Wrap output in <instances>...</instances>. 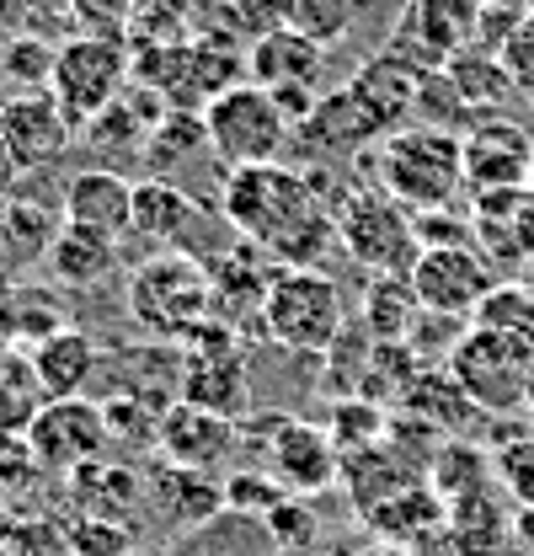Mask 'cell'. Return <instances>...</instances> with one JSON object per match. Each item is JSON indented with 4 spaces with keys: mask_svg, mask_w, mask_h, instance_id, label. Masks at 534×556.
Returning <instances> with one entry per match:
<instances>
[{
    "mask_svg": "<svg viewBox=\"0 0 534 556\" xmlns=\"http://www.w3.org/2000/svg\"><path fill=\"white\" fill-rule=\"evenodd\" d=\"M219 214L241 241L263 247L278 268H316V257L336 241L332 204L321 199V177L289 161L225 172Z\"/></svg>",
    "mask_w": 534,
    "mask_h": 556,
    "instance_id": "cell-1",
    "label": "cell"
},
{
    "mask_svg": "<svg viewBox=\"0 0 534 556\" xmlns=\"http://www.w3.org/2000/svg\"><path fill=\"white\" fill-rule=\"evenodd\" d=\"M374 177L411 214L455 208L466 193V144L455 129L411 124V129H396L374 144Z\"/></svg>",
    "mask_w": 534,
    "mask_h": 556,
    "instance_id": "cell-2",
    "label": "cell"
},
{
    "mask_svg": "<svg viewBox=\"0 0 534 556\" xmlns=\"http://www.w3.org/2000/svg\"><path fill=\"white\" fill-rule=\"evenodd\" d=\"M129 321L155 343H188L214 321V278L193 252H155L129 274Z\"/></svg>",
    "mask_w": 534,
    "mask_h": 556,
    "instance_id": "cell-3",
    "label": "cell"
},
{
    "mask_svg": "<svg viewBox=\"0 0 534 556\" xmlns=\"http://www.w3.org/2000/svg\"><path fill=\"white\" fill-rule=\"evenodd\" d=\"M332 225H336V247L369 268V274H406L417 268L422 257V241H417V214L406 204H396L385 188H336L332 199Z\"/></svg>",
    "mask_w": 534,
    "mask_h": 556,
    "instance_id": "cell-4",
    "label": "cell"
},
{
    "mask_svg": "<svg viewBox=\"0 0 534 556\" xmlns=\"http://www.w3.org/2000/svg\"><path fill=\"white\" fill-rule=\"evenodd\" d=\"M241 455H252L267 477L294 497L336 486V477H342V450L332 444V433L283 413L241 422Z\"/></svg>",
    "mask_w": 534,
    "mask_h": 556,
    "instance_id": "cell-5",
    "label": "cell"
},
{
    "mask_svg": "<svg viewBox=\"0 0 534 556\" xmlns=\"http://www.w3.org/2000/svg\"><path fill=\"white\" fill-rule=\"evenodd\" d=\"M263 332L289 353L327 358V348L347 332V305L336 278L321 268H278L263 305Z\"/></svg>",
    "mask_w": 534,
    "mask_h": 556,
    "instance_id": "cell-6",
    "label": "cell"
},
{
    "mask_svg": "<svg viewBox=\"0 0 534 556\" xmlns=\"http://www.w3.org/2000/svg\"><path fill=\"white\" fill-rule=\"evenodd\" d=\"M203 124H208V150L225 172L283 161V150L294 144V124L283 118L272 91H263L257 80H241L225 97H214L203 108Z\"/></svg>",
    "mask_w": 534,
    "mask_h": 556,
    "instance_id": "cell-7",
    "label": "cell"
},
{
    "mask_svg": "<svg viewBox=\"0 0 534 556\" xmlns=\"http://www.w3.org/2000/svg\"><path fill=\"white\" fill-rule=\"evenodd\" d=\"M134 80V43L124 38H75L69 33L54 54V75H49V97L65 108V118L75 124V135L113 108Z\"/></svg>",
    "mask_w": 534,
    "mask_h": 556,
    "instance_id": "cell-8",
    "label": "cell"
},
{
    "mask_svg": "<svg viewBox=\"0 0 534 556\" xmlns=\"http://www.w3.org/2000/svg\"><path fill=\"white\" fill-rule=\"evenodd\" d=\"M177 402H193L203 413H219L230 422H246L252 386H246V358H241V332L225 321L199 327L182 343V386Z\"/></svg>",
    "mask_w": 534,
    "mask_h": 556,
    "instance_id": "cell-9",
    "label": "cell"
},
{
    "mask_svg": "<svg viewBox=\"0 0 534 556\" xmlns=\"http://www.w3.org/2000/svg\"><path fill=\"white\" fill-rule=\"evenodd\" d=\"M22 439H27L38 471H54V477H75L80 466L102 460L107 444H113L107 413L91 396H54V402H43L38 413L27 417Z\"/></svg>",
    "mask_w": 534,
    "mask_h": 556,
    "instance_id": "cell-10",
    "label": "cell"
},
{
    "mask_svg": "<svg viewBox=\"0 0 534 556\" xmlns=\"http://www.w3.org/2000/svg\"><path fill=\"white\" fill-rule=\"evenodd\" d=\"M444 364H449V375L466 386V396L481 413H492V417L524 413V402H530V369H534V358L524 348L466 327Z\"/></svg>",
    "mask_w": 534,
    "mask_h": 556,
    "instance_id": "cell-11",
    "label": "cell"
},
{
    "mask_svg": "<svg viewBox=\"0 0 534 556\" xmlns=\"http://www.w3.org/2000/svg\"><path fill=\"white\" fill-rule=\"evenodd\" d=\"M475 16H481V0H406L380 49L417 65L422 75L444 70L455 54L475 49Z\"/></svg>",
    "mask_w": 534,
    "mask_h": 556,
    "instance_id": "cell-12",
    "label": "cell"
},
{
    "mask_svg": "<svg viewBox=\"0 0 534 556\" xmlns=\"http://www.w3.org/2000/svg\"><path fill=\"white\" fill-rule=\"evenodd\" d=\"M492 263L475 247H422L417 268H411V289L417 305L428 316H449V321H470L475 305L492 294Z\"/></svg>",
    "mask_w": 534,
    "mask_h": 556,
    "instance_id": "cell-13",
    "label": "cell"
},
{
    "mask_svg": "<svg viewBox=\"0 0 534 556\" xmlns=\"http://www.w3.org/2000/svg\"><path fill=\"white\" fill-rule=\"evenodd\" d=\"M466 193H508V188H530L534 177V139L524 124L503 118V113H486L475 118L466 135Z\"/></svg>",
    "mask_w": 534,
    "mask_h": 556,
    "instance_id": "cell-14",
    "label": "cell"
},
{
    "mask_svg": "<svg viewBox=\"0 0 534 556\" xmlns=\"http://www.w3.org/2000/svg\"><path fill=\"white\" fill-rule=\"evenodd\" d=\"M380 139H385L380 118L347 86H336V91H321V102L310 108L305 124H294V144L289 150H300L305 161H358Z\"/></svg>",
    "mask_w": 534,
    "mask_h": 556,
    "instance_id": "cell-15",
    "label": "cell"
},
{
    "mask_svg": "<svg viewBox=\"0 0 534 556\" xmlns=\"http://www.w3.org/2000/svg\"><path fill=\"white\" fill-rule=\"evenodd\" d=\"M0 139L22 161V172H54L75 144V124L49 91H16L0 102Z\"/></svg>",
    "mask_w": 534,
    "mask_h": 556,
    "instance_id": "cell-16",
    "label": "cell"
},
{
    "mask_svg": "<svg viewBox=\"0 0 534 556\" xmlns=\"http://www.w3.org/2000/svg\"><path fill=\"white\" fill-rule=\"evenodd\" d=\"M155 450L171 466L219 477L241 455V422H230V417H219V413H203L193 402H171L161 413V428H155Z\"/></svg>",
    "mask_w": 534,
    "mask_h": 556,
    "instance_id": "cell-17",
    "label": "cell"
},
{
    "mask_svg": "<svg viewBox=\"0 0 534 556\" xmlns=\"http://www.w3.org/2000/svg\"><path fill=\"white\" fill-rule=\"evenodd\" d=\"M208 278H214V321L225 327H263V305H267V289L278 278V263L267 257L263 247L241 241L236 252L214 257L208 263Z\"/></svg>",
    "mask_w": 534,
    "mask_h": 556,
    "instance_id": "cell-18",
    "label": "cell"
},
{
    "mask_svg": "<svg viewBox=\"0 0 534 556\" xmlns=\"http://www.w3.org/2000/svg\"><path fill=\"white\" fill-rule=\"evenodd\" d=\"M321 70H327V49L289 22L246 49V75L263 91H321Z\"/></svg>",
    "mask_w": 534,
    "mask_h": 556,
    "instance_id": "cell-19",
    "label": "cell"
},
{
    "mask_svg": "<svg viewBox=\"0 0 534 556\" xmlns=\"http://www.w3.org/2000/svg\"><path fill=\"white\" fill-rule=\"evenodd\" d=\"M347 91L380 118L385 135L406 129V118H417V91H422V70L396 60V54H369L364 65L347 75Z\"/></svg>",
    "mask_w": 534,
    "mask_h": 556,
    "instance_id": "cell-20",
    "label": "cell"
},
{
    "mask_svg": "<svg viewBox=\"0 0 534 556\" xmlns=\"http://www.w3.org/2000/svg\"><path fill=\"white\" fill-rule=\"evenodd\" d=\"M60 214L69 225H86V230H102L113 241H124L134 230V182L118 177V172H75L65 182V199H60Z\"/></svg>",
    "mask_w": 534,
    "mask_h": 556,
    "instance_id": "cell-21",
    "label": "cell"
},
{
    "mask_svg": "<svg viewBox=\"0 0 534 556\" xmlns=\"http://www.w3.org/2000/svg\"><path fill=\"white\" fill-rule=\"evenodd\" d=\"M364 519H369V530H374L385 546H406V552L422 556L438 535H444L449 503H444L428 482H411V486H400L396 497H385L380 508H369Z\"/></svg>",
    "mask_w": 534,
    "mask_h": 556,
    "instance_id": "cell-22",
    "label": "cell"
},
{
    "mask_svg": "<svg viewBox=\"0 0 534 556\" xmlns=\"http://www.w3.org/2000/svg\"><path fill=\"white\" fill-rule=\"evenodd\" d=\"M199 199L193 193H182L177 182H166V177H144V182H134V230L139 241H150L155 252H177L182 241H188V230L199 225Z\"/></svg>",
    "mask_w": 534,
    "mask_h": 556,
    "instance_id": "cell-23",
    "label": "cell"
},
{
    "mask_svg": "<svg viewBox=\"0 0 534 556\" xmlns=\"http://www.w3.org/2000/svg\"><path fill=\"white\" fill-rule=\"evenodd\" d=\"M144 503L171 519V525H208L219 508H225V486L214 482L208 471H188V466H171L161 460L150 477H144Z\"/></svg>",
    "mask_w": 534,
    "mask_h": 556,
    "instance_id": "cell-24",
    "label": "cell"
},
{
    "mask_svg": "<svg viewBox=\"0 0 534 556\" xmlns=\"http://www.w3.org/2000/svg\"><path fill=\"white\" fill-rule=\"evenodd\" d=\"M27 369H33V380L43 386L49 402H54V396H86V386H91L97 369H102V353H97V343H91L80 327H65V332L33 343Z\"/></svg>",
    "mask_w": 534,
    "mask_h": 556,
    "instance_id": "cell-25",
    "label": "cell"
},
{
    "mask_svg": "<svg viewBox=\"0 0 534 556\" xmlns=\"http://www.w3.org/2000/svg\"><path fill=\"white\" fill-rule=\"evenodd\" d=\"M400 413L428 422V428L444 439V433H460L470 417H481V407L466 396V386L449 375V364H422L417 380L400 391Z\"/></svg>",
    "mask_w": 534,
    "mask_h": 556,
    "instance_id": "cell-26",
    "label": "cell"
},
{
    "mask_svg": "<svg viewBox=\"0 0 534 556\" xmlns=\"http://www.w3.org/2000/svg\"><path fill=\"white\" fill-rule=\"evenodd\" d=\"M69 482V503H75V514H86V519H129L134 508L144 503V477L129 471V466H118V460H91V466H80Z\"/></svg>",
    "mask_w": 534,
    "mask_h": 556,
    "instance_id": "cell-27",
    "label": "cell"
},
{
    "mask_svg": "<svg viewBox=\"0 0 534 556\" xmlns=\"http://www.w3.org/2000/svg\"><path fill=\"white\" fill-rule=\"evenodd\" d=\"M43 263L54 268V278H60L65 289H97L102 278L118 268V241L102 236V230H86V225H69L65 219Z\"/></svg>",
    "mask_w": 534,
    "mask_h": 556,
    "instance_id": "cell-28",
    "label": "cell"
},
{
    "mask_svg": "<svg viewBox=\"0 0 534 556\" xmlns=\"http://www.w3.org/2000/svg\"><path fill=\"white\" fill-rule=\"evenodd\" d=\"M182 49H188V86H193V108L199 113L214 97H225L230 86L252 80L246 75V49L236 38H225V33H193Z\"/></svg>",
    "mask_w": 534,
    "mask_h": 556,
    "instance_id": "cell-29",
    "label": "cell"
},
{
    "mask_svg": "<svg viewBox=\"0 0 534 556\" xmlns=\"http://www.w3.org/2000/svg\"><path fill=\"white\" fill-rule=\"evenodd\" d=\"M422 321V305H417V289L406 274H374L369 283V300H364V332L374 343H406Z\"/></svg>",
    "mask_w": 534,
    "mask_h": 556,
    "instance_id": "cell-30",
    "label": "cell"
},
{
    "mask_svg": "<svg viewBox=\"0 0 534 556\" xmlns=\"http://www.w3.org/2000/svg\"><path fill=\"white\" fill-rule=\"evenodd\" d=\"M470 327H475V332H492V338H503V343H513V348H524L534 358V289L519 283V278H497L492 294L475 305Z\"/></svg>",
    "mask_w": 534,
    "mask_h": 556,
    "instance_id": "cell-31",
    "label": "cell"
},
{
    "mask_svg": "<svg viewBox=\"0 0 534 556\" xmlns=\"http://www.w3.org/2000/svg\"><path fill=\"white\" fill-rule=\"evenodd\" d=\"M193 155H214L208 150V124H203V113H193V108H171L150 129V139H144V166L171 182V172H182Z\"/></svg>",
    "mask_w": 534,
    "mask_h": 556,
    "instance_id": "cell-32",
    "label": "cell"
},
{
    "mask_svg": "<svg viewBox=\"0 0 534 556\" xmlns=\"http://www.w3.org/2000/svg\"><path fill=\"white\" fill-rule=\"evenodd\" d=\"M444 75L455 80V91H460V102H466L475 118H486V113H503L508 108V97L519 91L513 86V75L503 70L497 54H486V49H466V54H455Z\"/></svg>",
    "mask_w": 534,
    "mask_h": 556,
    "instance_id": "cell-33",
    "label": "cell"
},
{
    "mask_svg": "<svg viewBox=\"0 0 534 556\" xmlns=\"http://www.w3.org/2000/svg\"><path fill=\"white\" fill-rule=\"evenodd\" d=\"M60 225H65V214L43 208L38 199H5V204H0V252H5L11 263L49 257Z\"/></svg>",
    "mask_w": 534,
    "mask_h": 556,
    "instance_id": "cell-34",
    "label": "cell"
},
{
    "mask_svg": "<svg viewBox=\"0 0 534 556\" xmlns=\"http://www.w3.org/2000/svg\"><path fill=\"white\" fill-rule=\"evenodd\" d=\"M492 455L486 450H475L466 439H449V444H438L433 450V466H428V486L455 508L460 497H475V492H486L492 486Z\"/></svg>",
    "mask_w": 534,
    "mask_h": 556,
    "instance_id": "cell-35",
    "label": "cell"
},
{
    "mask_svg": "<svg viewBox=\"0 0 534 556\" xmlns=\"http://www.w3.org/2000/svg\"><path fill=\"white\" fill-rule=\"evenodd\" d=\"M283 27V0H203V27L199 33H225L241 49L263 43L267 33Z\"/></svg>",
    "mask_w": 534,
    "mask_h": 556,
    "instance_id": "cell-36",
    "label": "cell"
},
{
    "mask_svg": "<svg viewBox=\"0 0 534 556\" xmlns=\"http://www.w3.org/2000/svg\"><path fill=\"white\" fill-rule=\"evenodd\" d=\"M203 27V0H134L129 43H182Z\"/></svg>",
    "mask_w": 534,
    "mask_h": 556,
    "instance_id": "cell-37",
    "label": "cell"
},
{
    "mask_svg": "<svg viewBox=\"0 0 534 556\" xmlns=\"http://www.w3.org/2000/svg\"><path fill=\"white\" fill-rule=\"evenodd\" d=\"M364 11H369V0H283V22L300 27L305 38H316L321 49L342 43Z\"/></svg>",
    "mask_w": 534,
    "mask_h": 556,
    "instance_id": "cell-38",
    "label": "cell"
},
{
    "mask_svg": "<svg viewBox=\"0 0 534 556\" xmlns=\"http://www.w3.org/2000/svg\"><path fill=\"white\" fill-rule=\"evenodd\" d=\"M0 305H5V316H11V327H16L22 343H43V338L65 332V305H60V294L43 289V283H22V289H11Z\"/></svg>",
    "mask_w": 534,
    "mask_h": 556,
    "instance_id": "cell-39",
    "label": "cell"
},
{
    "mask_svg": "<svg viewBox=\"0 0 534 556\" xmlns=\"http://www.w3.org/2000/svg\"><path fill=\"white\" fill-rule=\"evenodd\" d=\"M327 433H332V444L342 455H353V450H369V444H380L385 433H391V417L380 402H369V396H336L332 413H327Z\"/></svg>",
    "mask_w": 534,
    "mask_h": 556,
    "instance_id": "cell-40",
    "label": "cell"
},
{
    "mask_svg": "<svg viewBox=\"0 0 534 556\" xmlns=\"http://www.w3.org/2000/svg\"><path fill=\"white\" fill-rule=\"evenodd\" d=\"M54 54H60V43H49L38 33H11V38H0V75L5 80H22L33 91H49Z\"/></svg>",
    "mask_w": 534,
    "mask_h": 556,
    "instance_id": "cell-41",
    "label": "cell"
},
{
    "mask_svg": "<svg viewBox=\"0 0 534 556\" xmlns=\"http://www.w3.org/2000/svg\"><path fill=\"white\" fill-rule=\"evenodd\" d=\"M417 124H428V129H455V135L475 124V113L460 102V91H455V80H449L444 70H428V75H422V91H417Z\"/></svg>",
    "mask_w": 534,
    "mask_h": 556,
    "instance_id": "cell-42",
    "label": "cell"
},
{
    "mask_svg": "<svg viewBox=\"0 0 534 556\" xmlns=\"http://www.w3.org/2000/svg\"><path fill=\"white\" fill-rule=\"evenodd\" d=\"M492 471L508 497H519V508L534 503V433H503L492 450Z\"/></svg>",
    "mask_w": 534,
    "mask_h": 556,
    "instance_id": "cell-43",
    "label": "cell"
},
{
    "mask_svg": "<svg viewBox=\"0 0 534 556\" xmlns=\"http://www.w3.org/2000/svg\"><path fill=\"white\" fill-rule=\"evenodd\" d=\"M75 38H124L134 33V0H65Z\"/></svg>",
    "mask_w": 534,
    "mask_h": 556,
    "instance_id": "cell-44",
    "label": "cell"
},
{
    "mask_svg": "<svg viewBox=\"0 0 534 556\" xmlns=\"http://www.w3.org/2000/svg\"><path fill=\"white\" fill-rule=\"evenodd\" d=\"M263 530H267V541H272L278 552H300V546L316 541V514L305 508V497L283 492V497L263 514Z\"/></svg>",
    "mask_w": 534,
    "mask_h": 556,
    "instance_id": "cell-45",
    "label": "cell"
},
{
    "mask_svg": "<svg viewBox=\"0 0 534 556\" xmlns=\"http://www.w3.org/2000/svg\"><path fill=\"white\" fill-rule=\"evenodd\" d=\"M65 546L75 556H124L134 546V530L129 519H75L65 530Z\"/></svg>",
    "mask_w": 534,
    "mask_h": 556,
    "instance_id": "cell-46",
    "label": "cell"
},
{
    "mask_svg": "<svg viewBox=\"0 0 534 556\" xmlns=\"http://www.w3.org/2000/svg\"><path fill=\"white\" fill-rule=\"evenodd\" d=\"M278 497H283V486L272 482L263 466H252V471H236V477L225 482V508H236V514H246V519H263Z\"/></svg>",
    "mask_w": 534,
    "mask_h": 556,
    "instance_id": "cell-47",
    "label": "cell"
},
{
    "mask_svg": "<svg viewBox=\"0 0 534 556\" xmlns=\"http://www.w3.org/2000/svg\"><path fill=\"white\" fill-rule=\"evenodd\" d=\"M524 0H481V16H475V49L486 54H503V43L524 27Z\"/></svg>",
    "mask_w": 534,
    "mask_h": 556,
    "instance_id": "cell-48",
    "label": "cell"
},
{
    "mask_svg": "<svg viewBox=\"0 0 534 556\" xmlns=\"http://www.w3.org/2000/svg\"><path fill=\"white\" fill-rule=\"evenodd\" d=\"M497 60H503L508 75H513V86L534 97V16H524V27L503 43V54H497Z\"/></svg>",
    "mask_w": 534,
    "mask_h": 556,
    "instance_id": "cell-49",
    "label": "cell"
},
{
    "mask_svg": "<svg viewBox=\"0 0 534 556\" xmlns=\"http://www.w3.org/2000/svg\"><path fill=\"white\" fill-rule=\"evenodd\" d=\"M33 471H38V460H33V450H27V439H22V433H11V439H0V486L27 482Z\"/></svg>",
    "mask_w": 534,
    "mask_h": 556,
    "instance_id": "cell-50",
    "label": "cell"
},
{
    "mask_svg": "<svg viewBox=\"0 0 534 556\" xmlns=\"http://www.w3.org/2000/svg\"><path fill=\"white\" fill-rule=\"evenodd\" d=\"M33 413H38V407H33V402H27V396H22L16 386H5V380H0V439L22 433V428H27V417H33Z\"/></svg>",
    "mask_w": 534,
    "mask_h": 556,
    "instance_id": "cell-51",
    "label": "cell"
},
{
    "mask_svg": "<svg viewBox=\"0 0 534 556\" xmlns=\"http://www.w3.org/2000/svg\"><path fill=\"white\" fill-rule=\"evenodd\" d=\"M33 11H38V0H0V38L27 33L33 27Z\"/></svg>",
    "mask_w": 534,
    "mask_h": 556,
    "instance_id": "cell-52",
    "label": "cell"
},
{
    "mask_svg": "<svg viewBox=\"0 0 534 556\" xmlns=\"http://www.w3.org/2000/svg\"><path fill=\"white\" fill-rule=\"evenodd\" d=\"M22 177H27V172H22V161H16V155H11V144L0 139V204H5V199H16Z\"/></svg>",
    "mask_w": 534,
    "mask_h": 556,
    "instance_id": "cell-53",
    "label": "cell"
},
{
    "mask_svg": "<svg viewBox=\"0 0 534 556\" xmlns=\"http://www.w3.org/2000/svg\"><path fill=\"white\" fill-rule=\"evenodd\" d=\"M11 343H16V327H11V316H5V305H0V358H5Z\"/></svg>",
    "mask_w": 534,
    "mask_h": 556,
    "instance_id": "cell-54",
    "label": "cell"
},
{
    "mask_svg": "<svg viewBox=\"0 0 534 556\" xmlns=\"http://www.w3.org/2000/svg\"><path fill=\"white\" fill-rule=\"evenodd\" d=\"M369 556H417V552H406V546H385V541H380V546H374Z\"/></svg>",
    "mask_w": 534,
    "mask_h": 556,
    "instance_id": "cell-55",
    "label": "cell"
},
{
    "mask_svg": "<svg viewBox=\"0 0 534 556\" xmlns=\"http://www.w3.org/2000/svg\"><path fill=\"white\" fill-rule=\"evenodd\" d=\"M524 417L534 422V369H530V402H524Z\"/></svg>",
    "mask_w": 534,
    "mask_h": 556,
    "instance_id": "cell-56",
    "label": "cell"
},
{
    "mask_svg": "<svg viewBox=\"0 0 534 556\" xmlns=\"http://www.w3.org/2000/svg\"><path fill=\"white\" fill-rule=\"evenodd\" d=\"M5 535H11V519H5V508H0V541H5Z\"/></svg>",
    "mask_w": 534,
    "mask_h": 556,
    "instance_id": "cell-57",
    "label": "cell"
},
{
    "mask_svg": "<svg viewBox=\"0 0 534 556\" xmlns=\"http://www.w3.org/2000/svg\"><path fill=\"white\" fill-rule=\"evenodd\" d=\"M524 11H530V16H534V0H524Z\"/></svg>",
    "mask_w": 534,
    "mask_h": 556,
    "instance_id": "cell-58",
    "label": "cell"
}]
</instances>
